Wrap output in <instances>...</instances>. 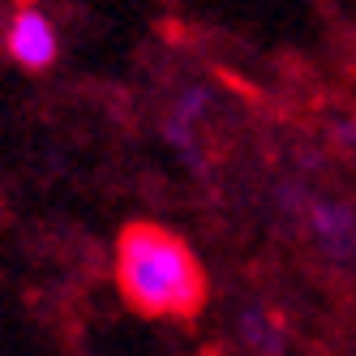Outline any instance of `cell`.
<instances>
[{"label": "cell", "instance_id": "277c9868", "mask_svg": "<svg viewBox=\"0 0 356 356\" xmlns=\"http://www.w3.org/2000/svg\"><path fill=\"white\" fill-rule=\"evenodd\" d=\"M0 43H5V56L26 73H47L60 60V31L52 13H43L39 5H17L5 17Z\"/></svg>", "mask_w": 356, "mask_h": 356}, {"label": "cell", "instance_id": "6da1fadb", "mask_svg": "<svg viewBox=\"0 0 356 356\" xmlns=\"http://www.w3.org/2000/svg\"><path fill=\"white\" fill-rule=\"evenodd\" d=\"M116 292L134 314L155 322H189L207 305V270L185 236L159 223H129L112 253Z\"/></svg>", "mask_w": 356, "mask_h": 356}, {"label": "cell", "instance_id": "7a4b0ae2", "mask_svg": "<svg viewBox=\"0 0 356 356\" xmlns=\"http://www.w3.org/2000/svg\"><path fill=\"white\" fill-rule=\"evenodd\" d=\"M270 215L288 223L326 266L335 270L356 266V197L288 176L270 189Z\"/></svg>", "mask_w": 356, "mask_h": 356}, {"label": "cell", "instance_id": "3957f363", "mask_svg": "<svg viewBox=\"0 0 356 356\" xmlns=\"http://www.w3.org/2000/svg\"><path fill=\"white\" fill-rule=\"evenodd\" d=\"M215 116H219V90L202 78L176 86L159 112V142L197 176H207V129L215 124Z\"/></svg>", "mask_w": 356, "mask_h": 356}, {"label": "cell", "instance_id": "5b68a950", "mask_svg": "<svg viewBox=\"0 0 356 356\" xmlns=\"http://www.w3.org/2000/svg\"><path fill=\"white\" fill-rule=\"evenodd\" d=\"M232 343L241 356H288L292 326L266 300H245L232 314Z\"/></svg>", "mask_w": 356, "mask_h": 356}]
</instances>
